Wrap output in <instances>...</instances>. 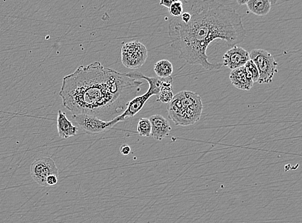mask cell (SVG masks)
<instances>
[{"label": "cell", "instance_id": "cell-1", "mask_svg": "<svg viewBox=\"0 0 302 223\" xmlns=\"http://www.w3.org/2000/svg\"><path fill=\"white\" fill-rule=\"evenodd\" d=\"M188 11L191 15L188 23L179 18L170 21L168 34L172 46L187 63L207 70H219L223 65L210 62L207 49L216 39L226 42L229 47L244 41L246 31L241 15L214 0L193 2Z\"/></svg>", "mask_w": 302, "mask_h": 223}, {"label": "cell", "instance_id": "cell-2", "mask_svg": "<svg viewBox=\"0 0 302 223\" xmlns=\"http://www.w3.org/2000/svg\"><path fill=\"white\" fill-rule=\"evenodd\" d=\"M142 85L129 73H121L95 62L63 78L59 96L73 115L86 114L109 122L125 111Z\"/></svg>", "mask_w": 302, "mask_h": 223}, {"label": "cell", "instance_id": "cell-3", "mask_svg": "<svg viewBox=\"0 0 302 223\" xmlns=\"http://www.w3.org/2000/svg\"><path fill=\"white\" fill-rule=\"evenodd\" d=\"M203 104L197 93L182 91L173 96L168 104V117L176 126L194 125L201 117Z\"/></svg>", "mask_w": 302, "mask_h": 223}, {"label": "cell", "instance_id": "cell-4", "mask_svg": "<svg viewBox=\"0 0 302 223\" xmlns=\"http://www.w3.org/2000/svg\"><path fill=\"white\" fill-rule=\"evenodd\" d=\"M249 58L258 68L260 75L258 83L261 84L271 83L274 75L278 73V63L273 56L265 49H253L249 53Z\"/></svg>", "mask_w": 302, "mask_h": 223}, {"label": "cell", "instance_id": "cell-5", "mask_svg": "<svg viewBox=\"0 0 302 223\" xmlns=\"http://www.w3.org/2000/svg\"><path fill=\"white\" fill-rule=\"evenodd\" d=\"M147 58V47L140 41H128L121 48V61L126 68H140L144 65Z\"/></svg>", "mask_w": 302, "mask_h": 223}, {"label": "cell", "instance_id": "cell-6", "mask_svg": "<svg viewBox=\"0 0 302 223\" xmlns=\"http://www.w3.org/2000/svg\"><path fill=\"white\" fill-rule=\"evenodd\" d=\"M31 174L33 180L39 185L47 187V178L51 175H59L58 168L51 158H41L32 163Z\"/></svg>", "mask_w": 302, "mask_h": 223}, {"label": "cell", "instance_id": "cell-7", "mask_svg": "<svg viewBox=\"0 0 302 223\" xmlns=\"http://www.w3.org/2000/svg\"><path fill=\"white\" fill-rule=\"evenodd\" d=\"M72 117L84 131L90 134L105 132L111 130L115 126L112 120L106 122L95 116L86 115V114L73 115Z\"/></svg>", "mask_w": 302, "mask_h": 223}, {"label": "cell", "instance_id": "cell-8", "mask_svg": "<svg viewBox=\"0 0 302 223\" xmlns=\"http://www.w3.org/2000/svg\"><path fill=\"white\" fill-rule=\"evenodd\" d=\"M250 60L249 53L241 46H235L227 51L223 56L222 65L227 67L230 70L244 66Z\"/></svg>", "mask_w": 302, "mask_h": 223}, {"label": "cell", "instance_id": "cell-9", "mask_svg": "<svg viewBox=\"0 0 302 223\" xmlns=\"http://www.w3.org/2000/svg\"><path fill=\"white\" fill-rule=\"evenodd\" d=\"M152 96H153L152 93L148 90L144 95L137 96L133 98L128 103L125 111L121 115L113 119L112 121L114 125H117L119 122H124L126 119L132 118L133 116L137 115Z\"/></svg>", "mask_w": 302, "mask_h": 223}, {"label": "cell", "instance_id": "cell-10", "mask_svg": "<svg viewBox=\"0 0 302 223\" xmlns=\"http://www.w3.org/2000/svg\"><path fill=\"white\" fill-rule=\"evenodd\" d=\"M149 120L152 126L151 136L155 140L161 141L169 136L172 127L168 119L162 115H155L151 116Z\"/></svg>", "mask_w": 302, "mask_h": 223}, {"label": "cell", "instance_id": "cell-11", "mask_svg": "<svg viewBox=\"0 0 302 223\" xmlns=\"http://www.w3.org/2000/svg\"><path fill=\"white\" fill-rule=\"evenodd\" d=\"M229 79L233 85L239 90L249 91L253 86V81L244 66L232 70Z\"/></svg>", "mask_w": 302, "mask_h": 223}, {"label": "cell", "instance_id": "cell-12", "mask_svg": "<svg viewBox=\"0 0 302 223\" xmlns=\"http://www.w3.org/2000/svg\"><path fill=\"white\" fill-rule=\"evenodd\" d=\"M57 128L59 136L63 139L76 136L78 132V128L73 125V122L68 120L66 113L61 110L58 111Z\"/></svg>", "mask_w": 302, "mask_h": 223}, {"label": "cell", "instance_id": "cell-13", "mask_svg": "<svg viewBox=\"0 0 302 223\" xmlns=\"http://www.w3.org/2000/svg\"><path fill=\"white\" fill-rule=\"evenodd\" d=\"M272 2L270 0H248L246 6L251 13L259 16H266L271 11Z\"/></svg>", "mask_w": 302, "mask_h": 223}, {"label": "cell", "instance_id": "cell-14", "mask_svg": "<svg viewBox=\"0 0 302 223\" xmlns=\"http://www.w3.org/2000/svg\"><path fill=\"white\" fill-rule=\"evenodd\" d=\"M173 66L170 61L162 59L157 62L154 65V71L159 78H167L172 76Z\"/></svg>", "mask_w": 302, "mask_h": 223}, {"label": "cell", "instance_id": "cell-15", "mask_svg": "<svg viewBox=\"0 0 302 223\" xmlns=\"http://www.w3.org/2000/svg\"><path fill=\"white\" fill-rule=\"evenodd\" d=\"M173 78L172 76L168 78L167 81L163 85L160 92L158 94L157 101L163 104H169L173 98V91L172 88Z\"/></svg>", "mask_w": 302, "mask_h": 223}, {"label": "cell", "instance_id": "cell-16", "mask_svg": "<svg viewBox=\"0 0 302 223\" xmlns=\"http://www.w3.org/2000/svg\"><path fill=\"white\" fill-rule=\"evenodd\" d=\"M137 130L138 135L143 137H149L152 132V126L149 118H141L138 122Z\"/></svg>", "mask_w": 302, "mask_h": 223}, {"label": "cell", "instance_id": "cell-17", "mask_svg": "<svg viewBox=\"0 0 302 223\" xmlns=\"http://www.w3.org/2000/svg\"><path fill=\"white\" fill-rule=\"evenodd\" d=\"M244 67L246 69L247 73L251 76L253 83H258L260 78L259 72L258 68L253 62L251 60L247 61Z\"/></svg>", "mask_w": 302, "mask_h": 223}, {"label": "cell", "instance_id": "cell-18", "mask_svg": "<svg viewBox=\"0 0 302 223\" xmlns=\"http://www.w3.org/2000/svg\"><path fill=\"white\" fill-rule=\"evenodd\" d=\"M169 12L173 18H179L184 12V6L181 1H173L170 7Z\"/></svg>", "mask_w": 302, "mask_h": 223}, {"label": "cell", "instance_id": "cell-19", "mask_svg": "<svg viewBox=\"0 0 302 223\" xmlns=\"http://www.w3.org/2000/svg\"><path fill=\"white\" fill-rule=\"evenodd\" d=\"M58 182V177L56 175H51L47 178V187H52L57 184Z\"/></svg>", "mask_w": 302, "mask_h": 223}, {"label": "cell", "instance_id": "cell-20", "mask_svg": "<svg viewBox=\"0 0 302 223\" xmlns=\"http://www.w3.org/2000/svg\"><path fill=\"white\" fill-rule=\"evenodd\" d=\"M121 155L128 156L131 152V148L129 145L124 144L120 148Z\"/></svg>", "mask_w": 302, "mask_h": 223}, {"label": "cell", "instance_id": "cell-21", "mask_svg": "<svg viewBox=\"0 0 302 223\" xmlns=\"http://www.w3.org/2000/svg\"><path fill=\"white\" fill-rule=\"evenodd\" d=\"M173 1L172 0H162V1L160 2V6L167 7V8L169 9L171 5L172 4Z\"/></svg>", "mask_w": 302, "mask_h": 223}, {"label": "cell", "instance_id": "cell-22", "mask_svg": "<svg viewBox=\"0 0 302 223\" xmlns=\"http://www.w3.org/2000/svg\"><path fill=\"white\" fill-rule=\"evenodd\" d=\"M237 3L240 5V6H244V5H246L247 4V2L248 0H237Z\"/></svg>", "mask_w": 302, "mask_h": 223}]
</instances>
